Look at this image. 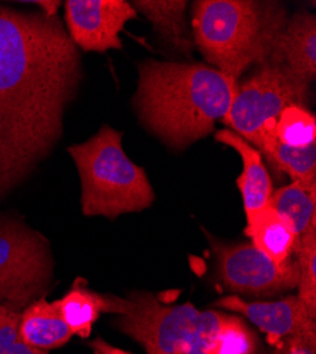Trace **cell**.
<instances>
[{
	"mask_svg": "<svg viewBox=\"0 0 316 354\" xmlns=\"http://www.w3.org/2000/svg\"><path fill=\"white\" fill-rule=\"evenodd\" d=\"M81 78L78 48L59 17L0 8V200L60 140Z\"/></svg>",
	"mask_w": 316,
	"mask_h": 354,
	"instance_id": "6da1fadb",
	"label": "cell"
},
{
	"mask_svg": "<svg viewBox=\"0 0 316 354\" xmlns=\"http://www.w3.org/2000/svg\"><path fill=\"white\" fill-rule=\"evenodd\" d=\"M237 86L206 64L147 60L139 64L133 105L143 127L170 149L185 151L224 120Z\"/></svg>",
	"mask_w": 316,
	"mask_h": 354,
	"instance_id": "7a4b0ae2",
	"label": "cell"
},
{
	"mask_svg": "<svg viewBox=\"0 0 316 354\" xmlns=\"http://www.w3.org/2000/svg\"><path fill=\"white\" fill-rule=\"evenodd\" d=\"M288 23L279 2L198 0L193 5L194 46L220 73L239 80L251 66L270 63Z\"/></svg>",
	"mask_w": 316,
	"mask_h": 354,
	"instance_id": "3957f363",
	"label": "cell"
},
{
	"mask_svg": "<svg viewBox=\"0 0 316 354\" xmlns=\"http://www.w3.org/2000/svg\"><path fill=\"white\" fill-rule=\"evenodd\" d=\"M68 153L80 174L84 216L115 220L152 205V185L124 152L122 132L104 125L87 142L70 146Z\"/></svg>",
	"mask_w": 316,
	"mask_h": 354,
	"instance_id": "277c9868",
	"label": "cell"
},
{
	"mask_svg": "<svg viewBox=\"0 0 316 354\" xmlns=\"http://www.w3.org/2000/svg\"><path fill=\"white\" fill-rule=\"evenodd\" d=\"M128 299L129 309L115 324L148 354H207L225 316L192 304L165 305L148 292H132Z\"/></svg>",
	"mask_w": 316,
	"mask_h": 354,
	"instance_id": "5b68a950",
	"label": "cell"
},
{
	"mask_svg": "<svg viewBox=\"0 0 316 354\" xmlns=\"http://www.w3.org/2000/svg\"><path fill=\"white\" fill-rule=\"evenodd\" d=\"M291 105L308 108L309 82L288 67L268 63L239 84L223 122L260 152L263 128L277 122L281 112Z\"/></svg>",
	"mask_w": 316,
	"mask_h": 354,
	"instance_id": "8992f818",
	"label": "cell"
},
{
	"mask_svg": "<svg viewBox=\"0 0 316 354\" xmlns=\"http://www.w3.org/2000/svg\"><path fill=\"white\" fill-rule=\"evenodd\" d=\"M51 278L48 243L24 224L0 217V301L21 312L44 297Z\"/></svg>",
	"mask_w": 316,
	"mask_h": 354,
	"instance_id": "52a82bcc",
	"label": "cell"
},
{
	"mask_svg": "<svg viewBox=\"0 0 316 354\" xmlns=\"http://www.w3.org/2000/svg\"><path fill=\"white\" fill-rule=\"evenodd\" d=\"M212 245L220 278L228 289L266 297L298 285L297 261L278 265L251 243L225 245L213 241Z\"/></svg>",
	"mask_w": 316,
	"mask_h": 354,
	"instance_id": "ba28073f",
	"label": "cell"
},
{
	"mask_svg": "<svg viewBox=\"0 0 316 354\" xmlns=\"http://www.w3.org/2000/svg\"><path fill=\"white\" fill-rule=\"evenodd\" d=\"M138 17L124 0H68L66 2L67 33L75 47L105 53L121 50L120 33L129 20Z\"/></svg>",
	"mask_w": 316,
	"mask_h": 354,
	"instance_id": "9c48e42d",
	"label": "cell"
},
{
	"mask_svg": "<svg viewBox=\"0 0 316 354\" xmlns=\"http://www.w3.org/2000/svg\"><path fill=\"white\" fill-rule=\"evenodd\" d=\"M214 306L245 316L266 333L267 342L271 346L278 344L316 320L298 297H288L274 302H248L239 297H224Z\"/></svg>",
	"mask_w": 316,
	"mask_h": 354,
	"instance_id": "30bf717a",
	"label": "cell"
},
{
	"mask_svg": "<svg viewBox=\"0 0 316 354\" xmlns=\"http://www.w3.org/2000/svg\"><path fill=\"white\" fill-rule=\"evenodd\" d=\"M270 64L288 67L301 80L310 82L316 75V17L301 10L288 19L277 40Z\"/></svg>",
	"mask_w": 316,
	"mask_h": 354,
	"instance_id": "8fae6325",
	"label": "cell"
},
{
	"mask_svg": "<svg viewBox=\"0 0 316 354\" xmlns=\"http://www.w3.org/2000/svg\"><path fill=\"white\" fill-rule=\"evenodd\" d=\"M54 305L73 335L85 339L91 335L94 323L101 313L124 315L131 302L128 298L97 293L89 289L87 282L82 278H78L62 299L54 301Z\"/></svg>",
	"mask_w": 316,
	"mask_h": 354,
	"instance_id": "7c38bea8",
	"label": "cell"
},
{
	"mask_svg": "<svg viewBox=\"0 0 316 354\" xmlns=\"http://www.w3.org/2000/svg\"><path fill=\"white\" fill-rule=\"evenodd\" d=\"M216 140L233 147L243 160V171L237 179V186L243 197L247 220L267 209L274 192L270 173L263 162L261 153L240 135L230 129L216 133Z\"/></svg>",
	"mask_w": 316,
	"mask_h": 354,
	"instance_id": "4fadbf2b",
	"label": "cell"
},
{
	"mask_svg": "<svg viewBox=\"0 0 316 354\" xmlns=\"http://www.w3.org/2000/svg\"><path fill=\"white\" fill-rule=\"evenodd\" d=\"M19 332L28 346L43 351L63 347L74 336L54 302H47L46 297L21 310Z\"/></svg>",
	"mask_w": 316,
	"mask_h": 354,
	"instance_id": "5bb4252c",
	"label": "cell"
},
{
	"mask_svg": "<svg viewBox=\"0 0 316 354\" xmlns=\"http://www.w3.org/2000/svg\"><path fill=\"white\" fill-rule=\"evenodd\" d=\"M245 235L251 239L254 247L278 265L291 262V255L295 254L299 241V235L292 224L270 205L247 220Z\"/></svg>",
	"mask_w": 316,
	"mask_h": 354,
	"instance_id": "9a60e30c",
	"label": "cell"
},
{
	"mask_svg": "<svg viewBox=\"0 0 316 354\" xmlns=\"http://www.w3.org/2000/svg\"><path fill=\"white\" fill-rule=\"evenodd\" d=\"M278 170L290 174L292 182L308 189H316V142L304 147H294L271 135L263 140L260 153Z\"/></svg>",
	"mask_w": 316,
	"mask_h": 354,
	"instance_id": "2e32d148",
	"label": "cell"
},
{
	"mask_svg": "<svg viewBox=\"0 0 316 354\" xmlns=\"http://www.w3.org/2000/svg\"><path fill=\"white\" fill-rule=\"evenodd\" d=\"M135 10H139L155 26L160 36L178 51L189 54L194 43L187 36L185 23V0H138L133 3Z\"/></svg>",
	"mask_w": 316,
	"mask_h": 354,
	"instance_id": "e0dca14e",
	"label": "cell"
},
{
	"mask_svg": "<svg viewBox=\"0 0 316 354\" xmlns=\"http://www.w3.org/2000/svg\"><path fill=\"white\" fill-rule=\"evenodd\" d=\"M270 207L288 220L301 237L316 224V189L292 182L272 192Z\"/></svg>",
	"mask_w": 316,
	"mask_h": 354,
	"instance_id": "ac0fdd59",
	"label": "cell"
},
{
	"mask_svg": "<svg viewBox=\"0 0 316 354\" xmlns=\"http://www.w3.org/2000/svg\"><path fill=\"white\" fill-rule=\"evenodd\" d=\"M298 298L316 317V224L299 237L297 250Z\"/></svg>",
	"mask_w": 316,
	"mask_h": 354,
	"instance_id": "d6986e66",
	"label": "cell"
},
{
	"mask_svg": "<svg viewBox=\"0 0 316 354\" xmlns=\"http://www.w3.org/2000/svg\"><path fill=\"white\" fill-rule=\"evenodd\" d=\"M275 135L282 143L304 147L316 140L315 115L304 106L291 105L285 108L277 121Z\"/></svg>",
	"mask_w": 316,
	"mask_h": 354,
	"instance_id": "ffe728a7",
	"label": "cell"
},
{
	"mask_svg": "<svg viewBox=\"0 0 316 354\" xmlns=\"http://www.w3.org/2000/svg\"><path fill=\"white\" fill-rule=\"evenodd\" d=\"M255 348L257 339L247 324L225 315L207 354H255Z\"/></svg>",
	"mask_w": 316,
	"mask_h": 354,
	"instance_id": "44dd1931",
	"label": "cell"
},
{
	"mask_svg": "<svg viewBox=\"0 0 316 354\" xmlns=\"http://www.w3.org/2000/svg\"><path fill=\"white\" fill-rule=\"evenodd\" d=\"M20 310L0 301V354H47L28 346L20 336Z\"/></svg>",
	"mask_w": 316,
	"mask_h": 354,
	"instance_id": "7402d4cb",
	"label": "cell"
},
{
	"mask_svg": "<svg viewBox=\"0 0 316 354\" xmlns=\"http://www.w3.org/2000/svg\"><path fill=\"white\" fill-rule=\"evenodd\" d=\"M271 354H316V322L272 346Z\"/></svg>",
	"mask_w": 316,
	"mask_h": 354,
	"instance_id": "603a6c76",
	"label": "cell"
},
{
	"mask_svg": "<svg viewBox=\"0 0 316 354\" xmlns=\"http://www.w3.org/2000/svg\"><path fill=\"white\" fill-rule=\"evenodd\" d=\"M90 347L95 354H132V353H128L118 347H113L112 344H109L108 342H105L102 339H95L94 342L90 343Z\"/></svg>",
	"mask_w": 316,
	"mask_h": 354,
	"instance_id": "cb8c5ba5",
	"label": "cell"
}]
</instances>
